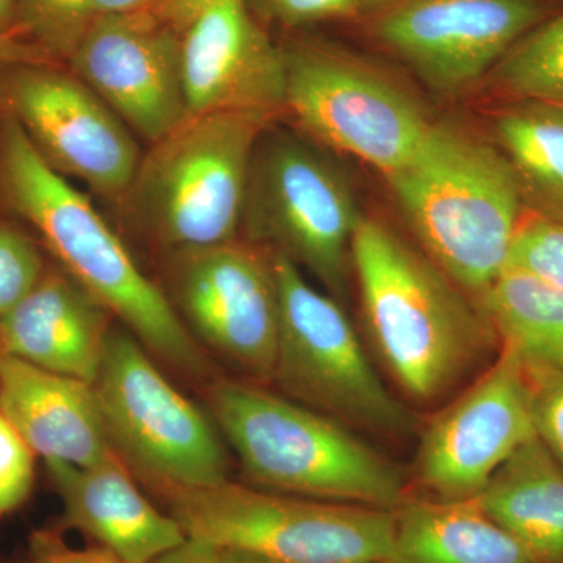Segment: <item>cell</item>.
I'll list each match as a JSON object with an SVG mask.
<instances>
[{"label":"cell","mask_w":563,"mask_h":563,"mask_svg":"<svg viewBox=\"0 0 563 563\" xmlns=\"http://www.w3.org/2000/svg\"><path fill=\"white\" fill-rule=\"evenodd\" d=\"M169 288L192 336L258 383L273 380L280 302L272 258L239 240L174 250Z\"/></svg>","instance_id":"obj_12"},{"label":"cell","mask_w":563,"mask_h":563,"mask_svg":"<svg viewBox=\"0 0 563 563\" xmlns=\"http://www.w3.org/2000/svg\"><path fill=\"white\" fill-rule=\"evenodd\" d=\"M60 496L63 521L101 543L122 563H152L187 539L133 483L118 454L90 466L46 462Z\"/></svg>","instance_id":"obj_18"},{"label":"cell","mask_w":563,"mask_h":563,"mask_svg":"<svg viewBox=\"0 0 563 563\" xmlns=\"http://www.w3.org/2000/svg\"><path fill=\"white\" fill-rule=\"evenodd\" d=\"M495 128L525 198L563 220V106L528 101L499 114Z\"/></svg>","instance_id":"obj_23"},{"label":"cell","mask_w":563,"mask_h":563,"mask_svg":"<svg viewBox=\"0 0 563 563\" xmlns=\"http://www.w3.org/2000/svg\"><path fill=\"white\" fill-rule=\"evenodd\" d=\"M0 413L46 462L90 466L114 453L95 385L0 352Z\"/></svg>","instance_id":"obj_19"},{"label":"cell","mask_w":563,"mask_h":563,"mask_svg":"<svg viewBox=\"0 0 563 563\" xmlns=\"http://www.w3.org/2000/svg\"><path fill=\"white\" fill-rule=\"evenodd\" d=\"M0 101L63 177L122 202L141 157L133 132L73 70L57 63L0 68Z\"/></svg>","instance_id":"obj_11"},{"label":"cell","mask_w":563,"mask_h":563,"mask_svg":"<svg viewBox=\"0 0 563 563\" xmlns=\"http://www.w3.org/2000/svg\"><path fill=\"white\" fill-rule=\"evenodd\" d=\"M0 191L40 233L62 268L120 318L147 351L188 376L209 372L206 355L168 295L141 272L90 199L47 165L9 114L0 132Z\"/></svg>","instance_id":"obj_1"},{"label":"cell","mask_w":563,"mask_h":563,"mask_svg":"<svg viewBox=\"0 0 563 563\" xmlns=\"http://www.w3.org/2000/svg\"><path fill=\"white\" fill-rule=\"evenodd\" d=\"M35 483V453L21 433L0 413V515L13 512L31 495Z\"/></svg>","instance_id":"obj_28"},{"label":"cell","mask_w":563,"mask_h":563,"mask_svg":"<svg viewBox=\"0 0 563 563\" xmlns=\"http://www.w3.org/2000/svg\"><path fill=\"white\" fill-rule=\"evenodd\" d=\"M366 328L393 379L432 402L472 368L495 336L461 288L379 221L362 218L351 243Z\"/></svg>","instance_id":"obj_2"},{"label":"cell","mask_w":563,"mask_h":563,"mask_svg":"<svg viewBox=\"0 0 563 563\" xmlns=\"http://www.w3.org/2000/svg\"><path fill=\"white\" fill-rule=\"evenodd\" d=\"M493 70L504 91L563 106V13L526 33Z\"/></svg>","instance_id":"obj_24"},{"label":"cell","mask_w":563,"mask_h":563,"mask_svg":"<svg viewBox=\"0 0 563 563\" xmlns=\"http://www.w3.org/2000/svg\"><path fill=\"white\" fill-rule=\"evenodd\" d=\"M157 0H95L96 13H129V11L151 9Z\"/></svg>","instance_id":"obj_35"},{"label":"cell","mask_w":563,"mask_h":563,"mask_svg":"<svg viewBox=\"0 0 563 563\" xmlns=\"http://www.w3.org/2000/svg\"><path fill=\"white\" fill-rule=\"evenodd\" d=\"M372 0H246L258 21L276 22L284 27H301L351 16Z\"/></svg>","instance_id":"obj_29"},{"label":"cell","mask_w":563,"mask_h":563,"mask_svg":"<svg viewBox=\"0 0 563 563\" xmlns=\"http://www.w3.org/2000/svg\"><path fill=\"white\" fill-rule=\"evenodd\" d=\"M537 437L563 466V374H529Z\"/></svg>","instance_id":"obj_30"},{"label":"cell","mask_w":563,"mask_h":563,"mask_svg":"<svg viewBox=\"0 0 563 563\" xmlns=\"http://www.w3.org/2000/svg\"><path fill=\"white\" fill-rule=\"evenodd\" d=\"M207 402L263 490L387 510L407 498L401 470L328 415L244 380L211 384Z\"/></svg>","instance_id":"obj_4"},{"label":"cell","mask_w":563,"mask_h":563,"mask_svg":"<svg viewBox=\"0 0 563 563\" xmlns=\"http://www.w3.org/2000/svg\"><path fill=\"white\" fill-rule=\"evenodd\" d=\"M214 2L218 0H157L151 10L181 35L185 29Z\"/></svg>","instance_id":"obj_32"},{"label":"cell","mask_w":563,"mask_h":563,"mask_svg":"<svg viewBox=\"0 0 563 563\" xmlns=\"http://www.w3.org/2000/svg\"><path fill=\"white\" fill-rule=\"evenodd\" d=\"M506 268L531 274L563 290V220L542 213L521 220Z\"/></svg>","instance_id":"obj_26"},{"label":"cell","mask_w":563,"mask_h":563,"mask_svg":"<svg viewBox=\"0 0 563 563\" xmlns=\"http://www.w3.org/2000/svg\"><path fill=\"white\" fill-rule=\"evenodd\" d=\"M165 492L188 537L272 563L388 561L395 510L244 487L229 481Z\"/></svg>","instance_id":"obj_6"},{"label":"cell","mask_w":563,"mask_h":563,"mask_svg":"<svg viewBox=\"0 0 563 563\" xmlns=\"http://www.w3.org/2000/svg\"><path fill=\"white\" fill-rule=\"evenodd\" d=\"M390 563H537L476 498L404 499Z\"/></svg>","instance_id":"obj_20"},{"label":"cell","mask_w":563,"mask_h":563,"mask_svg":"<svg viewBox=\"0 0 563 563\" xmlns=\"http://www.w3.org/2000/svg\"><path fill=\"white\" fill-rule=\"evenodd\" d=\"M68 63L151 144L190 117L181 80V35L151 9L96 18Z\"/></svg>","instance_id":"obj_15"},{"label":"cell","mask_w":563,"mask_h":563,"mask_svg":"<svg viewBox=\"0 0 563 563\" xmlns=\"http://www.w3.org/2000/svg\"><path fill=\"white\" fill-rule=\"evenodd\" d=\"M542 0H384L369 32L433 90L479 80L544 18Z\"/></svg>","instance_id":"obj_13"},{"label":"cell","mask_w":563,"mask_h":563,"mask_svg":"<svg viewBox=\"0 0 563 563\" xmlns=\"http://www.w3.org/2000/svg\"><path fill=\"white\" fill-rule=\"evenodd\" d=\"M31 63H55L43 51L22 38L0 40V68Z\"/></svg>","instance_id":"obj_34"},{"label":"cell","mask_w":563,"mask_h":563,"mask_svg":"<svg viewBox=\"0 0 563 563\" xmlns=\"http://www.w3.org/2000/svg\"><path fill=\"white\" fill-rule=\"evenodd\" d=\"M536 437L531 379L520 358L501 347L498 361L429 424L418 451V483L435 498H476Z\"/></svg>","instance_id":"obj_14"},{"label":"cell","mask_w":563,"mask_h":563,"mask_svg":"<svg viewBox=\"0 0 563 563\" xmlns=\"http://www.w3.org/2000/svg\"><path fill=\"white\" fill-rule=\"evenodd\" d=\"M272 120L255 111L190 114L151 144L122 203L166 250L233 242L255 146Z\"/></svg>","instance_id":"obj_5"},{"label":"cell","mask_w":563,"mask_h":563,"mask_svg":"<svg viewBox=\"0 0 563 563\" xmlns=\"http://www.w3.org/2000/svg\"><path fill=\"white\" fill-rule=\"evenodd\" d=\"M181 80L190 114L284 110V51L246 0H218L185 29Z\"/></svg>","instance_id":"obj_16"},{"label":"cell","mask_w":563,"mask_h":563,"mask_svg":"<svg viewBox=\"0 0 563 563\" xmlns=\"http://www.w3.org/2000/svg\"><path fill=\"white\" fill-rule=\"evenodd\" d=\"M21 38L18 33V0H0V40Z\"/></svg>","instance_id":"obj_36"},{"label":"cell","mask_w":563,"mask_h":563,"mask_svg":"<svg viewBox=\"0 0 563 563\" xmlns=\"http://www.w3.org/2000/svg\"><path fill=\"white\" fill-rule=\"evenodd\" d=\"M362 217L346 177L309 143L266 129L252 157L242 225L332 295L346 290L351 243Z\"/></svg>","instance_id":"obj_9"},{"label":"cell","mask_w":563,"mask_h":563,"mask_svg":"<svg viewBox=\"0 0 563 563\" xmlns=\"http://www.w3.org/2000/svg\"><path fill=\"white\" fill-rule=\"evenodd\" d=\"M476 501L537 563H563V466L539 437L498 470Z\"/></svg>","instance_id":"obj_21"},{"label":"cell","mask_w":563,"mask_h":563,"mask_svg":"<svg viewBox=\"0 0 563 563\" xmlns=\"http://www.w3.org/2000/svg\"><path fill=\"white\" fill-rule=\"evenodd\" d=\"M372 563H390L388 561H383V562H372Z\"/></svg>","instance_id":"obj_38"},{"label":"cell","mask_w":563,"mask_h":563,"mask_svg":"<svg viewBox=\"0 0 563 563\" xmlns=\"http://www.w3.org/2000/svg\"><path fill=\"white\" fill-rule=\"evenodd\" d=\"M98 18L95 0H18V33L54 62H68Z\"/></svg>","instance_id":"obj_25"},{"label":"cell","mask_w":563,"mask_h":563,"mask_svg":"<svg viewBox=\"0 0 563 563\" xmlns=\"http://www.w3.org/2000/svg\"><path fill=\"white\" fill-rule=\"evenodd\" d=\"M152 563H221V550L206 540L188 537Z\"/></svg>","instance_id":"obj_33"},{"label":"cell","mask_w":563,"mask_h":563,"mask_svg":"<svg viewBox=\"0 0 563 563\" xmlns=\"http://www.w3.org/2000/svg\"><path fill=\"white\" fill-rule=\"evenodd\" d=\"M146 351L128 329H110L95 390L114 453L163 490L225 483L220 429Z\"/></svg>","instance_id":"obj_8"},{"label":"cell","mask_w":563,"mask_h":563,"mask_svg":"<svg viewBox=\"0 0 563 563\" xmlns=\"http://www.w3.org/2000/svg\"><path fill=\"white\" fill-rule=\"evenodd\" d=\"M109 310L63 268L0 320V352L95 385L109 339Z\"/></svg>","instance_id":"obj_17"},{"label":"cell","mask_w":563,"mask_h":563,"mask_svg":"<svg viewBox=\"0 0 563 563\" xmlns=\"http://www.w3.org/2000/svg\"><path fill=\"white\" fill-rule=\"evenodd\" d=\"M504 350L529 374H563V290L531 274L506 268L481 298Z\"/></svg>","instance_id":"obj_22"},{"label":"cell","mask_w":563,"mask_h":563,"mask_svg":"<svg viewBox=\"0 0 563 563\" xmlns=\"http://www.w3.org/2000/svg\"><path fill=\"white\" fill-rule=\"evenodd\" d=\"M221 563H272L261 555L239 550H221Z\"/></svg>","instance_id":"obj_37"},{"label":"cell","mask_w":563,"mask_h":563,"mask_svg":"<svg viewBox=\"0 0 563 563\" xmlns=\"http://www.w3.org/2000/svg\"><path fill=\"white\" fill-rule=\"evenodd\" d=\"M32 563H122L110 551L77 550L63 542L57 533L36 532L31 539Z\"/></svg>","instance_id":"obj_31"},{"label":"cell","mask_w":563,"mask_h":563,"mask_svg":"<svg viewBox=\"0 0 563 563\" xmlns=\"http://www.w3.org/2000/svg\"><path fill=\"white\" fill-rule=\"evenodd\" d=\"M46 269L38 244L0 221V320L35 288Z\"/></svg>","instance_id":"obj_27"},{"label":"cell","mask_w":563,"mask_h":563,"mask_svg":"<svg viewBox=\"0 0 563 563\" xmlns=\"http://www.w3.org/2000/svg\"><path fill=\"white\" fill-rule=\"evenodd\" d=\"M282 51L284 110L303 131L384 176L413 157L432 124L409 95L331 44L296 40Z\"/></svg>","instance_id":"obj_10"},{"label":"cell","mask_w":563,"mask_h":563,"mask_svg":"<svg viewBox=\"0 0 563 563\" xmlns=\"http://www.w3.org/2000/svg\"><path fill=\"white\" fill-rule=\"evenodd\" d=\"M272 261L280 302L274 383L344 426L380 435L409 432L412 415L380 380L342 307L287 255L274 251Z\"/></svg>","instance_id":"obj_7"},{"label":"cell","mask_w":563,"mask_h":563,"mask_svg":"<svg viewBox=\"0 0 563 563\" xmlns=\"http://www.w3.org/2000/svg\"><path fill=\"white\" fill-rule=\"evenodd\" d=\"M387 179L429 261L483 298L506 269L521 224L523 188L509 158L432 124L413 157Z\"/></svg>","instance_id":"obj_3"}]
</instances>
